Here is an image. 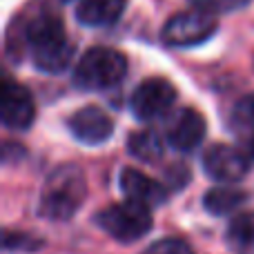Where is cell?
Instances as JSON below:
<instances>
[{"instance_id": "5bb4252c", "label": "cell", "mask_w": 254, "mask_h": 254, "mask_svg": "<svg viewBox=\"0 0 254 254\" xmlns=\"http://www.w3.org/2000/svg\"><path fill=\"white\" fill-rule=\"evenodd\" d=\"M248 198V194L239 188H212L210 192L203 196V205L210 214H230L232 210H237L239 205H243Z\"/></svg>"}, {"instance_id": "9c48e42d", "label": "cell", "mask_w": 254, "mask_h": 254, "mask_svg": "<svg viewBox=\"0 0 254 254\" xmlns=\"http://www.w3.org/2000/svg\"><path fill=\"white\" fill-rule=\"evenodd\" d=\"M69 131L85 145H101L114 131V121L101 107H83L69 119Z\"/></svg>"}, {"instance_id": "9a60e30c", "label": "cell", "mask_w": 254, "mask_h": 254, "mask_svg": "<svg viewBox=\"0 0 254 254\" xmlns=\"http://www.w3.org/2000/svg\"><path fill=\"white\" fill-rule=\"evenodd\" d=\"M127 149H129L131 156H136L138 161L145 163H154L163 156V143L156 131L152 129L134 131L129 136V140H127Z\"/></svg>"}, {"instance_id": "ba28073f", "label": "cell", "mask_w": 254, "mask_h": 254, "mask_svg": "<svg viewBox=\"0 0 254 254\" xmlns=\"http://www.w3.org/2000/svg\"><path fill=\"white\" fill-rule=\"evenodd\" d=\"M36 107L29 89L13 80H4L2 85V123L9 129H27L34 123Z\"/></svg>"}, {"instance_id": "d6986e66", "label": "cell", "mask_w": 254, "mask_h": 254, "mask_svg": "<svg viewBox=\"0 0 254 254\" xmlns=\"http://www.w3.org/2000/svg\"><path fill=\"white\" fill-rule=\"evenodd\" d=\"M4 248L7 250H34V248H38V243H36V239L27 237V234L7 232L4 234Z\"/></svg>"}, {"instance_id": "e0dca14e", "label": "cell", "mask_w": 254, "mask_h": 254, "mask_svg": "<svg viewBox=\"0 0 254 254\" xmlns=\"http://www.w3.org/2000/svg\"><path fill=\"white\" fill-rule=\"evenodd\" d=\"M143 254H194L183 239H161L152 243Z\"/></svg>"}, {"instance_id": "4fadbf2b", "label": "cell", "mask_w": 254, "mask_h": 254, "mask_svg": "<svg viewBox=\"0 0 254 254\" xmlns=\"http://www.w3.org/2000/svg\"><path fill=\"white\" fill-rule=\"evenodd\" d=\"M228 243L241 254L254 252V210L237 214L228 225Z\"/></svg>"}, {"instance_id": "3957f363", "label": "cell", "mask_w": 254, "mask_h": 254, "mask_svg": "<svg viewBox=\"0 0 254 254\" xmlns=\"http://www.w3.org/2000/svg\"><path fill=\"white\" fill-rule=\"evenodd\" d=\"M127 74V58L116 49L94 47L78 61L74 69V85L85 92H96L119 85Z\"/></svg>"}, {"instance_id": "6da1fadb", "label": "cell", "mask_w": 254, "mask_h": 254, "mask_svg": "<svg viewBox=\"0 0 254 254\" xmlns=\"http://www.w3.org/2000/svg\"><path fill=\"white\" fill-rule=\"evenodd\" d=\"M25 40L34 54V65L45 74H58L67 69L74 56V47L65 36V27L58 16L43 13L27 25Z\"/></svg>"}, {"instance_id": "ffe728a7", "label": "cell", "mask_w": 254, "mask_h": 254, "mask_svg": "<svg viewBox=\"0 0 254 254\" xmlns=\"http://www.w3.org/2000/svg\"><path fill=\"white\" fill-rule=\"evenodd\" d=\"M243 154L248 156V161L254 163V134H250L248 138H243Z\"/></svg>"}, {"instance_id": "ac0fdd59", "label": "cell", "mask_w": 254, "mask_h": 254, "mask_svg": "<svg viewBox=\"0 0 254 254\" xmlns=\"http://www.w3.org/2000/svg\"><path fill=\"white\" fill-rule=\"evenodd\" d=\"M234 121L243 127H254V94H248L234 105Z\"/></svg>"}, {"instance_id": "8992f818", "label": "cell", "mask_w": 254, "mask_h": 254, "mask_svg": "<svg viewBox=\"0 0 254 254\" xmlns=\"http://www.w3.org/2000/svg\"><path fill=\"white\" fill-rule=\"evenodd\" d=\"M176 101V89L165 78H149L134 89L129 110L138 121H152L163 116Z\"/></svg>"}, {"instance_id": "2e32d148", "label": "cell", "mask_w": 254, "mask_h": 254, "mask_svg": "<svg viewBox=\"0 0 254 254\" xmlns=\"http://www.w3.org/2000/svg\"><path fill=\"white\" fill-rule=\"evenodd\" d=\"M196 9H203L207 13H230V11H239L246 4H250L252 0H190Z\"/></svg>"}, {"instance_id": "8fae6325", "label": "cell", "mask_w": 254, "mask_h": 254, "mask_svg": "<svg viewBox=\"0 0 254 254\" xmlns=\"http://www.w3.org/2000/svg\"><path fill=\"white\" fill-rule=\"evenodd\" d=\"M119 183H121V190H123V194L127 198L138 201L147 207L161 205L167 198L165 188H163L158 181L149 179L147 174H143V172H138V170H131V167L121 172Z\"/></svg>"}, {"instance_id": "7c38bea8", "label": "cell", "mask_w": 254, "mask_h": 254, "mask_svg": "<svg viewBox=\"0 0 254 254\" xmlns=\"http://www.w3.org/2000/svg\"><path fill=\"white\" fill-rule=\"evenodd\" d=\"M125 9V0H80L76 7V18L85 27L114 25Z\"/></svg>"}, {"instance_id": "7a4b0ae2", "label": "cell", "mask_w": 254, "mask_h": 254, "mask_svg": "<svg viewBox=\"0 0 254 254\" xmlns=\"http://www.w3.org/2000/svg\"><path fill=\"white\" fill-rule=\"evenodd\" d=\"M87 196V183L76 165H63L54 170L40 192L38 212L49 221H67L80 210Z\"/></svg>"}, {"instance_id": "30bf717a", "label": "cell", "mask_w": 254, "mask_h": 254, "mask_svg": "<svg viewBox=\"0 0 254 254\" xmlns=\"http://www.w3.org/2000/svg\"><path fill=\"white\" fill-rule=\"evenodd\" d=\"M205 136V119L196 110H181L167 127V140L176 152H192Z\"/></svg>"}, {"instance_id": "5b68a950", "label": "cell", "mask_w": 254, "mask_h": 254, "mask_svg": "<svg viewBox=\"0 0 254 254\" xmlns=\"http://www.w3.org/2000/svg\"><path fill=\"white\" fill-rule=\"evenodd\" d=\"M214 13L194 7L192 11H181L172 16L163 27V43L170 47H192V45L205 43L216 31Z\"/></svg>"}, {"instance_id": "52a82bcc", "label": "cell", "mask_w": 254, "mask_h": 254, "mask_svg": "<svg viewBox=\"0 0 254 254\" xmlns=\"http://www.w3.org/2000/svg\"><path fill=\"white\" fill-rule=\"evenodd\" d=\"M203 170L210 179L221 183H234L241 181L250 170V161L243 154V149L230 147V145H212L203 154Z\"/></svg>"}, {"instance_id": "277c9868", "label": "cell", "mask_w": 254, "mask_h": 254, "mask_svg": "<svg viewBox=\"0 0 254 254\" xmlns=\"http://www.w3.org/2000/svg\"><path fill=\"white\" fill-rule=\"evenodd\" d=\"M96 223L116 241L134 243L152 230V214H149L147 205L127 198L125 203H116V205L98 212Z\"/></svg>"}]
</instances>
